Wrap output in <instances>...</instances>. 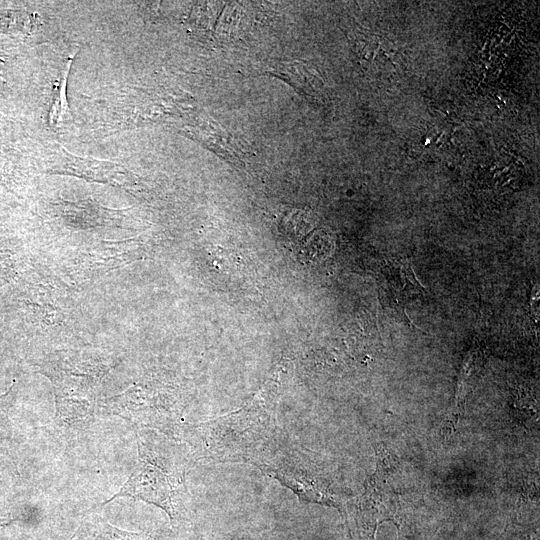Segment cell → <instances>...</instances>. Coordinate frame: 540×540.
<instances>
[{
	"label": "cell",
	"mask_w": 540,
	"mask_h": 540,
	"mask_svg": "<svg viewBox=\"0 0 540 540\" xmlns=\"http://www.w3.org/2000/svg\"><path fill=\"white\" fill-rule=\"evenodd\" d=\"M189 132L192 138L230 162H241L247 156L237 139L214 122L190 127Z\"/></svg>",
	"instance_id": "obj_3"
},
{
	"label": "cell",
	"mask_w": 540,
	"mask_h": 540,
	"mask_svg": "<svg viewBox=\"0 0 540 540\" xmlns=\"http://www.w3.org/2000/svg\"><path fill=\"white\" fill-rule=\"evenodd\" d=\"M17 390L14 384L0 395V466L10 456L12 451V424L9 411L16 399Z\"/></svg>",
	"instance_id": "obj_8"
},
{
	"label": "cell",
	"mask_w": 540,
	"mask_h": 540,
	"mask_svg": "<svg viewBox=\"0 0 540 540\" xmlns=\"http://www.w3.org/2000/svg\"><path fill=\"white\" fill-rule=\"evenodd\" d=\"M16 519H7L0 517V529L13 523Z\"/></svg>",
	"instance_id": "obj_10"
},
{
	"label": "cell",
	"mask_w": 540,
	"mask_h": 540,
	"mask_svg": "<svg viewBox=\"0 0 540 540\" xmlns=\"http://www.w3.org/2000/svg\"><path fill=\"white\" fill-rule=\"evenodd\" d=\"M62 152L61 168L65 171L108 181H118V179L126 178L127 172L125 168L118 164L73 155L64 149Z\"/></svg>",
	"instance_id": "obj_4"
},
{
	"label": "cell",
	"mask_w": 540,
	"mask_h": 540,
	"mask_svg": "<svg viewBox=\"0 0 540 540\" xmlns=\"http://www.w3.org/2000/svg\"><path fill=\"white\" fill-rule=\"evenodd\" d=\"M270 73L288 83L304 97H311L319 82L312 70L299 61L280 62L271 69Z\"/></svg>",
	"instance_id": "obj_6"
},
{
	"label": "cell",
	"mask_w": 540,
	"mask_h": 540,
	"mask_svg": "<svg viewBox=\"0 0 540 540\" xmlns=\"http://www.w3.org/2000/svg\"><path fill=\"white\" fill-rule=\"evenodd\" d=\"M275 477L282 484L292 489L302 500L310 502H323L329 504L330 499L319 489H316L312 481L302 473L290 468L272 469Z\"/></svg>",
	"instance_id": "obj_7"
},
{
	"label": "cell",
	"mask_w": 540,
	"mask_h": 540,
	"mask_svg": "<svg viewBox=\"0 0 540 540\" xmlns=\"http://www.w3.org/2000/svg\"><path fill=\"white\" fill-rule=\"evenodd\" d=\"M72 60L73 57L68 59L64 70L62 71V76L59 80L58 88L51 104L49 121L53 127H61L71 120V111L66 96V86Z\"/></svg>",
	"instance_id": "obj_9"
},
{
	"label": "cell",
	"mask_w": 540,
	"mask_h": 540,
	"mask_svg": "<svg viewBox=\"0 0 540 540\" xmlns=\"http://www.w3.org/2000/svg\"><path fill=\"white\" fill-rule=\"evenodd\" d=\"M55 387V414L50 431L66 443L83 437L97 415L99 376L53 367L45 370Z\"/></svg>",
	"instance_id": "obj_1"
},
{
	"label": "cell",
	"mask_w": 540,
	"mask_h": 540,
	"mask_svg": "<svg viewBox=\"0 0 540 540\" xmlns=\"http://www.w3.org/2000/svg\"><path fill=\"white\" fill-rule=\"evenodd\" d=\"M80 540H150L147 536L122 530L98 515H89L79 526Z\"/></svg>",
	"instance_id": "obj_5"
},
{
	"label": "cell",
	"mask_w": 540,
	"mask_h": 540,
	"mask_svg": "<svg viewBox=\"0 0 540 540\" xmlns=\"http://www.w3.org/2000/svg\"><path fill=\"white\" fill-rule=\"evenodd\" d=\"M138 461L120 490L104 501V506L119 497H131L161 508L173 521L180 496V479L137 432Z\"/></svg>",
	"instance_id": "obj_2"
}]
</instances>
